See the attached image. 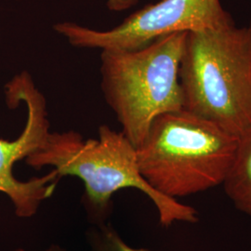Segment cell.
Masks as SVG:
<instances>
[{"mask_svg": "<svg viewBox=\"0 0 251 251\" xmlns=\"http://www.w3.org/2000/svg\"><path fill=\"white\" fill-rule=\"evenodd\" d=\"M98 135L97 140H84L75 130L50 132L43 147L25 162L36 170L52 167L61 178H79L85 186L86 205L94 217L107 215L112 196L119 190L136 188L152 200L163 226L169 227L176 222L198 223L194 207L157 192L144 179L138 165L137 149L125 135L107 125L100 126Z\"/></svg>", "mask_w": 251, "mask_h": 251, "instance_id": "1", "label": "cell"}, {"mask_svg": "<svg viewBox=\"0 0 251 251\" xmlns=\"http://www.w3.org/2000/svg\"><path fill=\"white\" fill-rule=\"evenodd\" d=\"M183 109L239 136L251 126L248 27L187 33L179 67Z\"/></svg>", "mask_w": 251, "mask_h": 251, "instance_id": "2", "label": "cell"}, {"mask_svg": "<svg viewBox=\"0 0 251 251\" xmlns=\"http://www.w3.org/2000/svg\"><path fill=\"white\" fill-rule=\"evenodd\" d=\"M238 137L184 109L161 115L137 148L147 182L169 198H184L224 183Z\"/></svg>", "mask_w": 251, "mask_h": 251, "instance_id": "3", "label": "cell"}, {"mask_svg": "<svg viewBox=\"0 0 251 251\" xmlns=\"http://www.w3.org/2000/svg\"><path fill=\"white\" fill-rule=\"evenodd\" d=\"M187 33L161 36L135 50H101L100 89L136 149L155 118L183 109L179 67Z\"/></svg>", "mask_w": 251, "mask_h": 251, "instance_id": "4", "label": "cell"}, {"mask_svg": "<svg viewBox=\"0 0 251 251\" xmlns=\"http://www.w3.org/2000/svg\"><path fill=\"white\" fill-rule=\"evenodd\" d=\"M233 25V19L220 0H161L138 10L108 31L74 23L57 24L53 28L76 48L135 50L173 33L219 29Z\"/></svg>", "mask_w": 251, "mask_h": 251, "instance_id": "5", "label": "cell"}, {"mask_svg": "<svg viewBox=\"0 0 251 251\" xmlns=\"http://www.w3.org/2000/svg\"><path fill=\"white\" fill-rule=\"evenodd\" d=\"M7 102L15 108L24 102L27 121L22 134L14 141L0 139V192L7 195L20 218L35 215L43 201L53 195L60 179L53 170L42 177L27 181L16 179L12 173L16 162L26 159L46 144L50 131L47 102L28 73H21L6 85Z\"/></svg>", "mask_w": 251, "mask_h": 251, "instance_id": "6", "label": "cell"}, {"mask_svg": "<svg viewBox=\"0 0 251 251\" xmlns=\"http://www.w3.org/2000/svg\"><path fill=\"white\" fill-rule=\"evenodd\" d=\"M223 185L234 206L251 216V126L238 136L233 165Z\"/></svg>", "mask_w": 251, "mask_h": 251, "instance_id": "7", "label": "cell"}, {"mask_svg": "<svg viewBox=\"0 0 251 251\" xmlns=\"http://www.w3.org/2000/svg\"><path fill=\"white\" fill-rule=\"evenodd\" d=\"M90 240L92 251H152L129 247L112 227L106 225L92 230Z\"/></svg>", "mask_w": 251, "mask_h": 251, "instance_id": "8", "label": "cell"}, {"mask_svg": "<svg viewBox=\"0 0 251 251\" xmlns=\"http://www.w3.org/2000/svg\"><path fill=\"white\" fill-rule=\"evenodd\" d=\"M138 0H107V7L113 11H122L136 5Z\"/></svg>", "mask_w": 251, "mask_h": 251, "instance_id": "9", "label": "cell"}, {"mask_svg": "<svg viewBox=\"0 0 251 251\" xmlns=\"http://www.w3.org/2000/svg\"><path fill=\"white\" fill-rule=\"evenodd\" d=\"M14 251H24V250H22V249H18V250H15ZM46 251H64L63 249H61L60 247H58V246H51L49 250H47Z\"/></svg>", "mask_w": 251, "mask_h": 251, "instance_id": "10", "label": "cell"}, {"mask_svg": "<svg viewBox=\"0 0 251 251\" xmlns=\"http://www.w3.org/2000/svg\"><path fill=\"white\" fill-rule=\"evenodd\" d=\"M249 28V31H250V34H251V24H250V26L248 27Z\"/></svg>", "mask_w": 251, "mask_h": 251, "instance_id": "11", "label": "cell"}]
</instances>
